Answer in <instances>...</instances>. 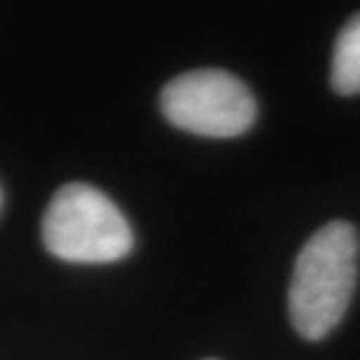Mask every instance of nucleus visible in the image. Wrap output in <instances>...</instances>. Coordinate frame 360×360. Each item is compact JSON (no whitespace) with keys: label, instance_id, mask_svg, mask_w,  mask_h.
I'll return each mask as SVG.
<instances>
[{"label":"nucleus","instance_id":"obj_1","mask_svg":"<svg viewBox=\"0 0 360 360\" xmlns=\"http://www.w3.org/2000/svg\"><path fill=\"white\" fill-rule=\"evenodd\" d=\"M358 281V232L328 221L299 251L288 288V315L299 334L318 342L345 318Z\"/></svg>","mask_w":360,"mask_h":360},{"label":"nucleus","instance_id":"obj_2","mask_svg":"<svg viewBox=\"0 0 360 360\" xmlns=\"http://www.w3.org/2000/svg\"><path fill=\"white\" fill-rule=\"evenodd\" d=\"M49 254L75 264H110L129 257L134 232L123 211L96 187L70 181L59 187L43 217Z\"/></svg>","mask_w":360,"mask_h":360},{"label":"nucleus","instance_id":"obj_6","mask_svg":"<svg viewBox=\"0 0 360 360\" xmlns=\"http://www.w3.org/2000/svg\"><path fill=\"white\" fill-rule=\"evenodd\" d=\"M208 360H211V358H208Z\"/></svg>","mask_w":360,"mask_h":360},{"label":"nucleus","instance_id":"obj_3","mask_svg":"<svg viewBox=\"0 0 360 360\" xmlns=\"http://www.w3.org/2000/svg\"><path fill=\"white\" fill-rule=\"evenodd\" d=\"M160 110L171 126L211 139L240 136L257 120L251 89L224 70L176 75L160 91Z\"/></svg>","mask_w":360,"mask_h":360},{"label":"nucleus","instance_id":"obj_4","mask_svg":"<svg viewBox=\"0 0 360 360\" xmlns=\"http://www.w3.org/2000/svg\"><path fill=\"white\" fill-rule=\"evenodd\" d=\"M331 86L342 96L360 94V13L342 27L331 59Z\"/></svg>","mask_w":360,"mask_h":360},{"label":"nucleus","instance_id":"obj_5","mask_svg":"<svg viewBox=\"0 0 360 360\" xmlns=\"http://www.w3.org/2000/svg\"><path fill=\"white\" fill-rule=\"evenodd\" d=\"M0 206H3V193H0Z\"/></svg>","mask_w":360,"mask_h":360}]
</instances>
